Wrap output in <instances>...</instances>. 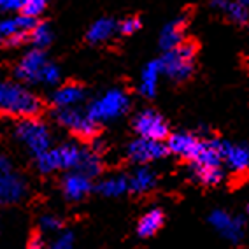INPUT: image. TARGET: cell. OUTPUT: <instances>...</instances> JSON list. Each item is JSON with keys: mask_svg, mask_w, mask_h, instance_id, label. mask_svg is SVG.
<instances>
[{"mask_svg": "<svg viewBox=\"0 0 249 249\" xmlns=\"http://www.w3.org/2000/svg\"><path fill=\"white\" fill-rule=\"evenodd\" d=\"M134 130L137 132L139 139H146V141L163 142L165 139L170 137L169 123L155 109H144L139 112L134 120Z\"/></svg>", "mask_w": 249, "mask_h": 249, "instance_id": "obj_7", "label": "cell"}, {"mask_svg": "<svg viewBox=\"0 0 249 249\" xmlns=\"http://www.w3.org/2000/svg\"><path fill=\"white\" fill-rule=\"evenodd\" d=\"M213 7L225 11L228 21L237 27H249V2H213Z\"/></svg>", "mask_w": 249, "mask_h": 249, "instance_id": "obj_18", "label": "cell"}, {"mask_svg": "<svg viewBox=\"0 0 249 249\" xmlns=\"http://www.w3.org/2000/svg\"><path fill=\"white\" fill-rule=\"evenodd\" d=\"M54 120L58 121V124H62L69 132L76 135V137L83 139V141H91L97 137L98 126L100 124L95 123L91 118L88 116L86 111H81L77 107L72 109H56L54 111Z\"/></svg>", "mask_w": 249, "mask_h": 249, "instance_id": "obj_6", "label": "cell"}, {"mask_svg": "<svg viewBox=\"0 0 249 249\" xmlns=\"http://www.w3.org/2000/svg\"><path fill=\"white\" fill-rule=\"evenodd\" d=\"M193 181H196L202 186L213 188L218 186L223 181V167H198V165H190Z\"/></svg>", "mask_w": 249, "mask_h": 249, "instance_id": "obj_23", "label": "cell"}, {"mask_svg": "<svg viewBox=\"0 0 249 249\" xmlns=\"http://www.w3.org/2000/svg\"><path fill=\"white\" fill-rule=\"evenodd\" d=\"M161 74V65L160 60H153L144 67L142 76H141V93L147 98H153L156 95V85H158V77Z\"/></svg>", "mask_w": 249, "mask_h": 249, "instance_id": "obj_20", "label": "cell"}, {"mask_svg": "<svg viewBox=\"0 0 249 249\" xmlns=\"http://www.w3.org/2000/svg\"><path fill=\"white\" fill-rule=\"evenodd\" d=\"M77 172L85 174L86 178H95L98 174L102 172V163H100V156L95 151H88L85 149V155H83V160H81V165Z\"/></svg>", "mask_w": 249, "mask_h": 249, "instance_id": "obj_25", "label": "cell"}, {"mask_svg": "<svg viewBox=\"0 0 249 249\" xmlns=\"http://www.w3.org/2000/svg\"><path fill=\"white\" fill-rule=\"evenodd\" d=\"M0 111L21 120H36L42 111V100L23 86L0 81Z\"/></svg>", "mask_w": 249, "mask_h": 249, "instance_id": "obj_1", "label": "cell"}, {"mask_svg": "<svg viewBox=\"0 0 249 249\" xmlns=\"http://www.w3.org/2000/svg\"><path fill=\"white\" fill-rule=\"evenodd\" d=\"M97 190L104 196H120L124 192H128V179L124 176H114L107 178L97 184Z\"/></svg>", "mask_w": 249, "mask_h": 249, "instance_id": "obj_24", "label": "cell"}, {"mask_svg": "<svg viewBox=\"0 0 249 249\" xmlns=\"http://www.w3.org/2000/svg\"><path fill=\"white\" fill-rule=\"evenodd\" d=\"M200 51V44L195 39H186L178 48L170 49L160 58L161 74L169 76L176 83H184L195 74V60Z\"/></svg>", "mask_w": 249, "mask_h": 249, "instance_id": "obj_2", "label": "cell"}, {"mask_svg": "<svg viewBox=\"0 0 249 249\" xmlns=\"http://www.w3.org/2000/svg\"><path fill=\"white\" fill-rule=\"evenodd\" d=\"M248 213H249V204H248Z\"/></svg>", "mask_w": 249, "mask_h": 249, "instance_id": "obj_35", "label": "cell"}, {"mask_svg": "<svg viewBox=\"0 0 249 249\" xmlns=\"http://www.w3.org/2000/svg\"><path fill=\"white\" fill-rule=\"evenodd\" d=\"M28 249H42V239H39V237L32 239V242L28 244Z\"/></svg>", "mask_w": 249, "mask_h": 249, "instance_id": "obj_34", "label": "cell"}, {"mask_svg": "<svg viewBox=\"0 0 249 249\" xmlns=\"http://www.w3.org/2000/svg\"><path fill=\"white\" fill-rule=\"evenodd\" d=\"M23 5H25V0H0V11H5V13L21 11Z\"/></svg>", "mask_w": 249, "mask_h": 249, "instance_id": "obj_32", "label": "cell"}, {"mask_svg": "<svg viewBox=\"0 0 249 249\" xmlns=\"http://www.w3.org/2000/svg\"><path fill=\"white\" fill-rule=\"evenodd\" d=\"M188 23H190V16L182 14V16L176 18L174 21L165 25L160 34V46L165 53L174 48H178L179 44H182L186 40L184 39V34H186Z\"/></svg>", "mask_w": 249, "mask_h": 249, "instance_id": "obj_12", "label": "cell"}, {"mask_svg": "<svg viewBox=\"0 0 249 249\" xmlns=\"http://www.w3.org/2000/svg\"><path fill=\"white\" fill-rule=\"evenodd\" d=\"M202 142H204V139L196 137L195 134L179 132V134H172L167 139V149H169V153L179 156L181 160L193 163L202 149Z\"/></svg>", "mask_w": 249, "mask_h": 249, "instance_id": "obj_8", "label": "cell"}, {"mask_svg": "<svg viewBox=\"0 0 249 249\" xmlns=\"http://www.w3.org/2000/svg\"><path fill=\"white\" fill-rule=\"evenodd\" d=\"M165 223V214L161 209H151L144 214L137 223V235L142 239L156 235Z\"/></svg>", "mask_w": 249, "mask_h": 249, "instance_id": "obj_19", "label": "cell"}, {"mask_svg": "<svg viewBox=\"0 0 249 249\" xmlns=\"http://www.w3.org/2000/svg\"><path fill=\"white\" fill-rule=\"evenodd\" d=\"M86 91L81 85L76 83H69V85H63L62 88H58L53 93V106L56 109H72L76 107L77 104H81L85 100Z\"/></svg>", "mask_w": 249, "mask_h": 249, "instance_id": "obj_14", "label": "cell"}, {"mask_svg": "<svg viewBox=\"0 0 249 249\" xmlns=\"http://www.w3.org/2000/svg\"><path fill=\"white\" fill-rule=\"evenodd\" d=\"M91 192V179L81 172H71L63 179V193L69 200L79 202Z\"/></svg>", "mask_w": 249, "mask_h": 249, "instance_id": "obj_13", "label": "cell"}, {"mask_svg": "<svg viewBox=\"0 0 249 249\" xmlns=\"http://www.w3.org/2000/svg\"><path fill=\"white\" fill-rule=\"evenodd\" d=\"M141 27H142L141 19H139L137 16H130V18H124L123 21H120L118 30H120V34H123V36H132V34L141 30Z\"/></svg>", "mask_w": 249, "mask_h": 249, "instance_id": "obj_29", "label": "cell"}, {"mask_svg": "<svg viewBox=\"0 0 249 249\" xmlns=\"http://www.w3.org/2000/svg\"><path fill=\"white\" fill-rule=\"evenodd\" d=\"M118 30V23L111 18H100L89 27L88 34H86V39L91 42V44H98V42H106L109 40Z\"/></svg>", "mask_w": 249, "mask_h": 249, "instance_id": "obj_22", "label": "cell"}, {"mask_svg": "<svg viewBox=\"0 0 249 249\" xmlns=\"http://www.w3.org/2000/svg\"><path fill=\"white\" fill-rule=\"evenodd\" d=\"M46 11V2L44 0H25V5H23L21 14L27 16V18L37 19L40 14Z\"/></svg>", "mask_w": 249, "mask_h": 249, "instance_id": "obj_27", "label": "cell"}, {"mask_svg": "<svg viewBox=\"0 0 249 249\" xmlns=\"http://www.w3.org/2000/svg\"><path fill=\"white\" fill-rule=\"evenodd\" d=\"M169 155L167 144L156 142V141H146V139H135L128 146V158L134 163H139L141 167H146V163L155 160H160Z\"/></svg>", "mask_w": 249, "mask_h": 249, "instance_id": "obj_9", "label": "cell"}, {"mask_svg": "<svg viewBox=\"0 0 249 249\" xmlns=\"http://www.w3.org/2000/svg\"><path fill=\"white\" fill-rule=\"evenodd\" d=\"M28 40H30L36 49H44L46 46L51 44L53 40V32L46 23H37L36 28L28 34Z\"/></svg>", "mask_w": 249, "mask_h": 249, "instance_id": "obj_26", "label": "cell"}, {"mask_svg": "<svg viewBox=\"0 0 249 249\" xmlns=\"http://www.w3.org/2000/svg\"><path fill=\"white\" fill-rule=\"evenodd\" d=\"M130 107V98L124 93L123 89H109L102 97H98L97 100L89 104L86 112L95 123H104V121H111L123 116L128 111Z\"/></svg>", "mask_w": 249, "mask_h": 249, "instance_id": "obj_5", "label": "cell"}, {"mask_svg": "<svg viewBox=\"0 0 249 249\" xmlns=\"http://www.w3.org/2000/svg\"><path fill=\"white\" fill-rule=\"evenodd\" d=\"M14 135L32 156H40L51 149V134L42 121L36 120H19L14 126Z\"/></svg>", "mask_w": 249, "mask_h": 249, "instance_id": "obj_4", "label": "cell"}, {"mask_svg": "<svg viewBox=\"0 0 249 249\" xmlns=\"http://www.w3.org/2000/svg\"><path fill=\"white\" fill-rule=\"evenodd\" d=\"M72 244H74V235H72L71 231H65V233L58 237L56 242L49 249H72Z\"/></svg>", "mask_w": 249, "mask_h": 249, "instance_id": "obj_31", "label": "cell"}, {"mask_svg": "<svg viewBox=\"0 0 249 249\" xmlns=\"http://www.w3.org/2000/svg\"><path fill=\"white\" fill-rule=\"evenodd\" d=\"M211 223L230 240H239L246 227L242 218H233V216H228L227 213H219V211L211 216Z\"/></svg>", "mask_w": 249, "mask_h": 249, "instance_id": "obj_16", "label": "cell"}, {"mask_svg": "<svg viewBox=\"0 0 249 249\" xmlns=\"http://www.w3.org/2000/svg\"><path fill=\"white\" fill-rule=\"evenodd\" d=\"M58 81H60V69H58L54 63L48 62L46 63V67L42 69V72H40L39 83L53 86V85H58Z\"/></svg>", "mask_w": 249, "mask_h": 249, "instance_id": "obj_28", "label": "cell"}, {"mask_svg": "<svg viewBox=\"0 0 249 249\" xmlns=\"http://www.w3.org/2000/svg\"><path fill=\"white\" fill-rule=\"evenodd\" d=\"M37 25V19L27 18V16H14V18H2L0 19V40L4 44V40L18 34H30Z\"/></svg>", "mask_w": 249, "mask_h": 249, "instance_id": "obj_15", "label": "cell"}, {"mask_svg": "<svg viewBox=\"0 0 249 249\" xmlns=\"http://www.w3.org/2000/svg\"><path fill=\"white\" fill-rule=\"evenodd\" d=\"M27 195V182L14 172L0 176V204H16Z\"/></svg>", "mask_w": 249, "mask_h": 249, "instance_id": "obj_11", "label": "cell"}, {"mask_svg": "<svg viewBox=\"0 0 249 249\" xmlns=\"http://www.w3.org/2000/svg\"><path fill=\"white\" fill-rule=\"evenodd\" d=\"M9 172H13V170H11L9 158H7V156H4V155H0V176H4V174H9Z\"/></svg>", "mask_w": 249, "mask_h": 249, "instance_id": "obj_33", "label": "cell"}, {"mask_svg": "<svg viewBox=\"0 0 249 249\" xmlns=\"http://www.w3.org/2000/svg\"><path fill=\"white\" fill-rule=\"evenodd\" d=\"M62 219L53 216V214H46V216L40 218V228L44 231H56L62 228Z\"/></svg>", "mask_w": 249, "mask_h": 249, "instance_id": "obj_30", "label": "cell"}, {"mask_svg": "<svg viewBox=\"0 0 249 249\" xmlns=\"http://www.w3.org/2000/svg\"><path fill=\"white\" fill-rule=\"evenodd\" d=\"M85 155V149H81L76 144H63V146L51 147L44 155L36 158L37 169L42 174H51L54 170H77Z\"/></svg>", "mask_w": 249, "mask_h": 249, "instance_id": "obj_3", "label": "cell"}, {"mask_svg": "<svg viewBox=\"0 0 249 249\" xmlns=\"http://www.w3.org/2000/svg\"><path fill=\"white\" fill-rule=\"evenodd\" d=\"M225 163L233 174L249 172V147L225 142Z\"/></svg>", "mask_w": 249, "mask_h": 249, "instance_id": "obj_17", "label": "cell"}, {"mask_svg": "<svg viewBox=\"0 0 249 249\" xmlns=\"http://www.w3.org/2000/svg\"><path fill=\"white\" fill-rule=\"evenodd\" d=\"M156 186V174L149 167H139L132 178L128 179V190L134 193H146L151 192Z\"/></svg>", "mask_w": 249, "mask_h": 249, "instance_id": "obj_21", "label": "cell"}, {"mask_svg": "<svg viewBox=\"0 0 249 249\" xmlns=\"http://www.w3.org/2000/svg\"><path fill=\"white\" fill-rule=\"evenodd\" d=\"M46 63H48V58L42 49H30L19 60L16 67V77L23 83H39L40 72L46 67Z\"/></svg>", "mask_w": 249, "mask_h": 249, "instance_id": "obj_10", "label": "cell"}]
</instances>
